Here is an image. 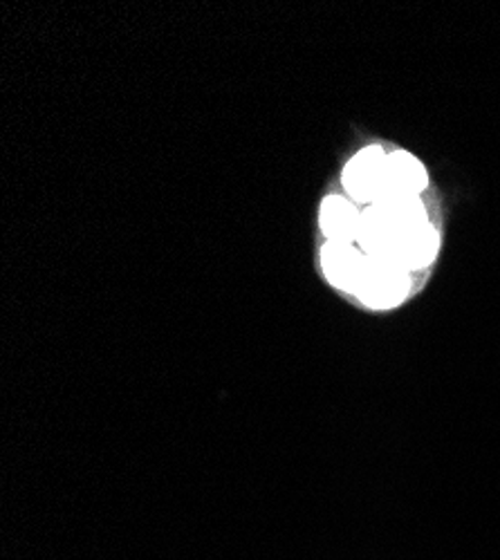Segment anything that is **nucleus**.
Returning a JSON list of instances; mask_svg holds the SVG:
<instances>
[{"label":"nucleus","instance_id":"nucleus-1","mask_svg":"<svg viewBox=\"0 0 500 560\" xmlns=\"http://www.w3.org/2000/svg\"><path fill=\"white\" fill-rule=\"evenodd\" d=\"M357 247L367 256L388 258L408 271L433 262L440 236L420 198H391L361 211Z\"/></svg>","mask_w":500,"mask_h":560},{"label":"nucleus","instance_id":"nucleus-2","mask_svg":"<svg viewBox=\"0 0 500 560\" xmlns=\"http://www.w3.org/2000/svg\"><path fill=\"white\" fill-rule=\"evenodd\" d=\"M414 271H408L395 260L367 256L357 278L352 296H357L367 307L391 310L397 307L406 296L411 294Z\"/></svg>","mask_w":500,"mask_h":560},{"label":"nucleus","instance_id":"nucleus-3","mask_svg":"<svg viewBox=\"0 0 500 560\" xmlns=\"http://www.w3.org/2000/svg\"><path fill=\"white\" fill-rule=\"evenodd\" d=\"M386 158L382 147H369L359 151L344 168V186L352 202L375 205L384 191Z\"/></svg>","mask_w":500,"mask_h":560},{"label":"nucleus","instance_id":"nucleus-4","mask_svg":"<svg viewBox=\"0 0 500 560\" xmlns=\"http://www.w3.org/2000/svg\"><path fill=\"white\" fill-rule=\"evenodd\" d=\"M427 184H429V175L422 162L411 153L395 151L386 158L384 191L377 202L391 200V198H404V196L420 198V194L427 189Z\"/></svg>","mask_w":500,"mask_h":560},{"label":"nucleus","instance_id":"nucleus-5","mask_svg":"<svg viewBox=\"0 0 500 560\" xmlns=\"http://www.w3.org/2000/svg\"><path fill=\"white\" fill-rule=\"evenodd\" d=\"M363 260H367V254L350 243H330L328 241L322 249V269H324L326 278L335 288H339L346 294L354 292Z\"/></svg>","mask_w":500,"mask_h":560},{"label":"nucleus","instance_id":"nucleus-6","mask_svg":"<svg viewBox=\"0 0 500 560\" xmlns=\"http://www.w3.org/2000/svg\"><path fill=\"white\" fill-rule=\"evenodd\" d=\"M322 231L330 243H357L361 224V211L357 205L344 196H330L322 205Z\"/></svg>","mask_w":500,"mask_h":560}]
</instances>
